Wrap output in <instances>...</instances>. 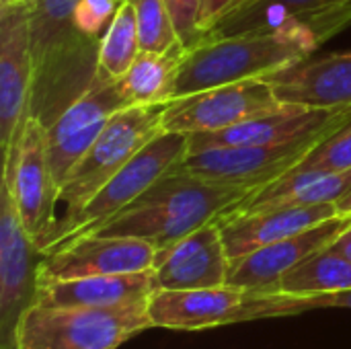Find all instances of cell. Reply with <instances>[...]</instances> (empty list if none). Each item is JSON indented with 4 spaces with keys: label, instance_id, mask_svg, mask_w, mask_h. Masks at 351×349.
<instances>
[{
    "label": "cell",
    "instance_id": "obj_1",
    "mask_svg": "<svg viewBox=\"0 0 351 349\" xmlns=\"http://www.w3.org/2000/svg\"><path fill=\"white\" fill-rule=\"evenodd\" d=\"M78 0H31V105L29 115L49 128L99 78L101 39L86 35L74 19Z\"/></svg>",
    "mask_w": 351,
    "mask_h": 349
},
{
    "label": "cell",
    "instance_id": "obj_2",
    "mask_svg": "<svg viewBox=\"0 0 351 349\" xmlns=\"http://www.w3.org/2000/svg\"><path fill=\"white\" fill-rule=\"evenodd\" d=\"M253 193L255 189L212 183L173 169L125 210L88 234L134 237L162 251L204 224L232 212Z\"/></svg>",
    "mask_w": 351,
    "mask_h": 349
},
{
    "label": "cell",
    "instance_id": "obj_3",
    "mask_svg": "<svg viewBox=\"0 0 351 349\" xmlns=\"http://www.w3.org/2000/svg\"><path fill=\"white\" fill-rule=\"evenodd\" d=\"M325 41L306 23H286L276 29L208 37L187 49L173 99L249 78H263L274 70L311 58Z\"/></svg>",
    "mask_w": 351,
    "mask_h": 349
},
{
    "label": "cell",
    "instance_id": "obj_4",
    "mask_svg": "<svg viewBox=\"0 0 351 349\" xmlns=\"http://www.w3.org/2000/svg\"><path fill=\"white\" fill-rule=\"evenodd\" d=\"M152 325L173 331H204L315 311L311 298L224 284L204 290H158L148 302Z\"/></svg>",
    "mask_w": 351,
    "mask_h": 349
},
{
    "label": "cell",
    "instance_id": "obj_5",
    "mask_svg": "<svg viewBox=\"0 0 351 349\" xmlns=\"http://www.w3.org/2000/svg\"><path fill=\"white\" fill-rule=\"evenodd\" d=\"M150 300L111 309L33 304L16 333V349H117L152 329Z\"/></svg>",
    "mask_w": 351,
    "mask_h": 349
},
{
    "label": "cell",
    "instance_id": "obj_6",
    "mask_svg": "<svg viewBox=\"0 0 351 349\" xmlns=\"http://www.w3.org/2000/svg\"><path fill=\"white\" fill-rule=\"evenodd\" d=\"M189 154V136L177 132H160L148 142L123 169H119L72 218H60L41 243L47 253L66 241L88 234L101 224L117 216L144 191H148L162 175L173 171Z\"/></svg>",
    "mask_w": 351,
    "mask_h": 349
},
{
    "label": "cell",
    "instance_id": "obj_7",
    "mask_svg": "<svg viewBox=\"0 0 351 349\" xmlns=\"http://www.w3.org/2000/svg\"><path fill=\"white\" fill-rule=\"evenodd\" d=\"M167 103L128 105L113 113L86 154L74 165L60 189V202L66 204L64 218H72L80 208L148 142L162 130Z\"/></svg>",
    "mask_w": 351,
    "mask_h": 349
},
{
    "label": "cell",
    "instance_id": "obj_8",
    "mask_svg": "<svg viewBox=\"0 0 351 349\" xmlns=\"http://www.w3.org/2000/svg\"><path fill=\"white\" fill-rule=\"evenodd\" d=\"M351 119L335 121L313 134L253 146H218L187 154L175 169L222 185L261 189L302 163L315 148L335 132L350 125Z\"/></svg>",
    "mask_w": 351,
    "mask_h": 349
},
{
    "label": "cell",
    "instance_id": "obj_9",
    "mask_svg": "<svg viewBox=\"0 0 351 349\" xmlns=\"http://www.w3.org/2000/svg\"><path fill=\"white\" fill-rule=\"evenodd\" d=\"M43 257L21 222L10 189L0 181V349H16L19 325L37 302Z\"/></svg>",
    "mask_w": 351,
    "mask_h": 349
},
{
    "label": "cell",
    "instance_id": "obj_10",
    "mask_svg": "<svg viewBox=\"0 0 351 349\" xmlns=\"http://www.w3.org/2000/svg\"><path fill=\"white\" fill-rule=\"evenodd\" d=\"M31 43L29 4L14 2L0 6V150L2 177L10 175L16 163L21 138L31 105Z\"/></svg>",
    "mask_w": 351,
    "mask_h": 349
},
{
    "label": "cell",
    "instance_id": "obj_11",
    "mask_svg": "<svg viewBox=\"0 0 351 349\" xmlns=\"http://www.w3.org/2000/svg\"><path fill=\"white\" fill-rule=\"evenodd\" d=\"M278 105L282 101L265 78H249L169 101L162 113V130L187 136L220 132Z\"/></svg>",
    "mask_w": 351,
    "mask_h": 349
},
{
    "label": "cell",
    "instance_id": "obj_12",
    "mask_svg": "<svg viewBox=\"0 0 351 349\" xmlns=\"http://www.w3.org/2000/svg\"><path fill=\"white\" fill-rule=\"evenodd\" d=\"M156 247L134 237L80 234L45 253L39 267V284L138 274L154 267Z\"/></svg>",
    "mask_w": 351,
    "mask_h": 349
},
{
    "label": "cell",
    "instance_id": "obj_13",
    "mask_svg": "<svg viewBox=\"0 0 351 349\" xmlns=\"http://www.w3.org/2000/svg\"><path fill=\"white\" fill-rule=\"evenodd\" d=\"M10 189L21 222L37 247L56 226V206L60 204V185L51 173L45 128L35 117H27L16 163L10 175L0 177Z\"/></svg>",
    "mask_w": 351,
    "mask_h": 349
},
{
    "label": "cell",
    "instance_id": "obj_14",
    "mask_svg": "<svg viewBox=\"0 0 351 349\" xmlns=\"http://www.w3.org/2000/svg\"><path fill=\"white\" fill-rule=\"evenodd\" d=\"M123 107H128V103L121 97L117 82L99 76L80 99H76L49 128H45L47 156L60 189L113 113Z\"/></svg>",
    "mask_w": 351,
    "mask_h": 349
},
{
    "label": "cell",
    "instance_id": "obj_15",
    "mask_svg": "<svg viewBox=\"0 0 351 349\" xmlns=\"http://www.w3.org/2000/svg\"><path fill=\"white\" fill-rule=\"evenodd\" d=\"M230 265L218 222H208L175 245L156 251L152 267L154 292L224 286L228 284Z\"/></svg>",
    "mask_w": 351,
    "mask_h": 349
},
{
    "label": "cell",
    "instance_id": "obj_16",
    "mask_svg": "<svg viewBox=\"0 0 351 349\" xmlns=\"http://www.w3.org/2000/svg\"><path fill=\"white\" fill-rule=\"evenodd\" d=\"M351 222V216H333L308 230L261 247L230 265L228 284L251 290L276 292L278 282L304 259L331 247Z\"/></svg>",
    "mask_w": 351,
    "mask_h": 349
},
{
    "label": "cell",
    "instance_id": "obj_17",
    "mask_svg": "<svg viewBox=\"0 0 351 349\" xmlns=\"http://www.w3.org/2000/svg\"><path fill=\"white\" fill-rule=\"evenodd\" d=\"M282 103L317 109L351 105V49L323 58H306L263 76Z\"/></svg>",
    "mask_w": 351,
    "mask_h": 349
},
{
    "label": "cell",
    "instance_id": "obj_18",
    "mask_svg": "<svg viewBox=\"0 0 351 349\" xmlns=\"http://www.w3.org/2000/svg\"><path fill=\"white\" fill-rule=\"evenodd\" d=\"M333 216H337V206L321 204L271 208L261 212H234L220 216L216 222L220 226L230 263H234L261 247L308 230Z\"/></svg>",
    "mask_w": 351,
    "mask_h": 349
},
{
    "label": "cell",
    "instance_id": "obj_19",
    "mask_svg": "<svg viewBox=\"0 0 351 349\" xmlns=\"http://www.w3.org/2000/svg\"><path fill=\"white\" fill-rule=\"evenodd\" d=\"M154 294L152 269L138 274L93 276L39 284L37 302L45 306H93L111 309L150 300Z\"/></svg>",
    "mask_w": 351,
    "mask_h": 349
},
{
    "label": "cell",
    "instance_id": "obj_20",
    "mask_svg": "<svg viewBox=\"0 0 351 349\" xmlns=\"http://www.w3.org/2000/svg\"><path fill=\"white\" fill-rule=\"evenodd\" d=\"M187 53L183 43L169 51H140L134 64L123 76H119L117 88L128 105H156L169 103L175 93L181 62Z\"/></svg>",
    "mask_w": 351,
    "mask_h": 349
},
{
    "label": "cell",
    "instance_id": "obj_21",
    "mask_svg": "<svg viewBox=\"0 0 351 349\" xmlns=\"http://www.w3.org/2000/svg\"><path fill=\"white\" fill-rule=\"evenodd\" d=\"M350 2L351 0H247L234 12L224 16L208 37H226L257 29H276L286 23L308 19Z\"/></svg>",
    "mask_w": 351,
    "mask_h": 349
},
{
    "label": "cell",
    "instance_id": "obj_22",
    "mask_svg": "<svg viewBox=\"0 0 351 349\" xmlns=\"http://www.w3.org/2000/svg\"><path fill=\"white\" fill-rule=\"evenodd\" d=\"M341 290H351V261L329 247L290 269L276 288V292L300 298Z\"/></svg>",
    "mask_w": 351,
    "mask_h": 349
},
{
    "label": "cell",
    "instance_id": "obj_23",
    "mask_svg": "<svg viewBox=\"0 0 351 349\" xmlns=\"http://www.w3.org/2000/svg\"><path fill=\"white\" fill-rule=\"evenodd\" d=\"M140 35L136 8L128 0L117 12L115 21L101 39L99 49V76L117 80L128 72L134 60L140 56Z\"/></svg>",
    "mask_w": 351,
    "mask_h": 349
},
{
    "label": "cell",
    "instance_id": "obj_24",
    "mask_svg": "<svg viewBox=\"0 0 351 349\" xmlns=\"http://www.w3.org/2000/svg\"><path fill=\"white\" fill-rule=\"evenodd\" d=\"M136 8L140 49L162 53L181 43L165 0H130Z\"/></svg>",
    "mask_w": 351,
    "mask_h": 349
},
{
    "label": "cell",
    "instance_id": "obj_25",
    "mask_svg": "<svg viewBox=\"0 0 351 349\" xmlns=\"http://www.w3.org/2000/svg\"><path fill=\"white\" fill-rule=\"evenodd\" d=\"M351 169V123L335 132L319 148H315L292 171L298 173H339Z\"/></svg>",
    "mask_w": 351,
    "mask_h": 349
},
{
    "label": "cell",
    "instance_id": "obj_26",
    "mask_svg": "<svg viewBox=\"0 0 351 349\" xmlns=\"http://www.w3.org/2000/svg\"><path fill=\"white\" fill-rule=\"evenodd\" d=\"M125 2L128 0H78L74 8L76 25L86 35L103 39Z\"/></svg>",
    "mask_w": 351,
    "mask_h": 349
},
{
    "label": "cell",
    "instance_id": "obj_27",
    "mask_svg": "<svg viewBox=\"0 0 351 349\" xmlns=\"http://www.w3.org/2000/svg\"><path fill=\"white\" fill-rule=\"evenodd\" d=\"M165 2L171 10L181 43L187 49L199 45L204 41V35L197 27V12L202 6V0H165Z\"/></svg>",
    "mask_w": 351,
    "mask_h": 349
},
{
    "label": "cell",
    "instance_id": "obj_28",
    "mask_svg": "<svg viewBox=\"0 0 351 349\" xmlns=\"http://www.w3.org/2000/svg\"><path fill=\"white\" fill-rule=\"evenodd\" d=\"M247 0H202L199 12H197V27L204 35V39L212 33V29L230 12H234L239 6H243Z\"/></svg>",
    "mask_w": 351,
    "mask_h": 349
},
{
    "label": "cell",
    "instance_id": "obj_29",
    "mask_svg": "<svg viewBox=\"0 0 351 349\" xmlns=\"http://www.w3.org/2000/svg\"><path fill=\"white\" fill-rule=\"evenodd\" d=\"M313 309H351V290L331 292V294H319L308 296Z\"/></svg>",
    "mask_w": 351,
    "mask_h": 349
},
{
    "label": "cell",
    "instance_id": "obj_30",
    "mask_svg": "<svg viewBox=\"0 0 351 349\" xmlns=\"http://www.w3.org/2000/svg\"><path fill=\"white\" fill-rule=\"evenodd\" d=\"M333 253H337V255H343V257H348L351 261V222L341 230V234L331 243V247H329Z\"/></svg>",
    "mask_w": 351,
    "mask_h": 349
},
{
    "label": "cell",
    "instance_id": "obj_31",
    "mask_svg": "<svg viewBox=\"0 0 351 349\" xmlns=\"http://www.w3.org/2000/svg\"><path fill=\"white\" fill-rule=\"evenodd\" d=\"M337 206V214L339 216H351V189L335 204Z\"/></svg>",
    "mask_w": 351,
    "mask_h": 349
},
{
    "label": "cell",
    "instance_id": "obj_32",
    "mask_svg": "<svg viewBox=\"0 0 351 349\" xmlns=\"http://www.w3.org/2000/svg\"><path fill=\"white\" fill-rule=\"evenodd\" d=\"M14 2H21V0H0V6H6V4H14Z\"/></svg>",
    "mask_w": 351,
    "mask_h": 349
},
{
    "label": "cell",
    "instance_id": "obj_33",
    "mask_svg": "<svg viewBox=\"0 0 351 349\" xmlns=\"http://www.w3.org/2000/svg\"><path fill=\"white\" fill-rule=\"evenodd\" d=\"M21 2H25V4H29V2H31V0H21Z\"/></svg>",
    "mask_w": 351,
    "mask_h": 349
}]
</instances>
